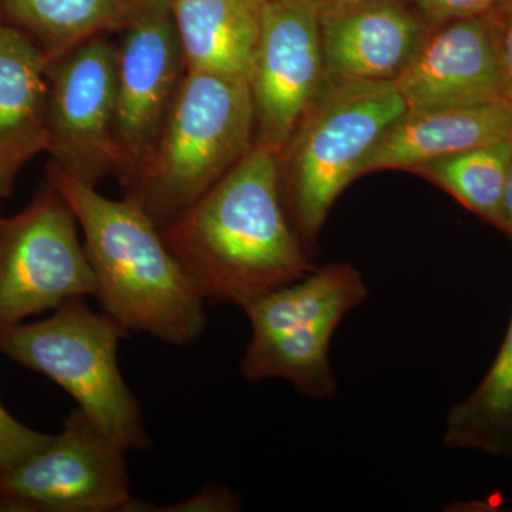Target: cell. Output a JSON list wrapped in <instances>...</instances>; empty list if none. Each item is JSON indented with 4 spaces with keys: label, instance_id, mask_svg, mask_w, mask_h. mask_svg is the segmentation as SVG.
Returning a JSON list of instances; mask_svg holds the SVG:
<instances>
[{
    "label": "cell",
    "instance_id": "ba28073f",
    "mask_svg": "<svg viewBox=\"0 0 512 512\" xmlns=\"http://www.w3.org/2000/svg\"><path fill=\"white\" fill-rule=\"evenodd\" d=\"M47 79L50 164L90 187L119 177L116 45L107 35L92 37L50 60Z\"/></svg>",
    "mask_w": 512,
    "mask_h": 512
},
{
    "label": "cell",
    "instance_id": "7c38bea8",
    "mask_svg": "<svg viewBox=\"0 0 512 512\" xmlns=\"http://www.w3.org/2000/svg\"><path fill=\"white\" fill-rule=\"evenodd\" d=\"M326 82H394L429 35L409 0L319 5Z\"/></svg>",
    "mask_w": 512,
    "mask_h": 512
},
{
    "label": "cell",
    "instance_id": "cb8c5ba5",
    "mask_svg": "<svg viewBox=\"0 0 512 512\" xmlns=\"http://www.w3.org/2000/svg\"><path fill=\"white\" fill-rule=\"evenodd\" d=\"M500 20L501 70H503L504 99L512 104V0H505L497 9Z\"/></svg>",
    "mask_w": 512,
    "mask_h": 512
},
{
    "label": "cell",
    "instance_id": "f1b7e54d",
    "mask_svg": "<svg viewBox=\"0 0 512 512\" xmlns=\"http://www.w3.org/2000/svg\"><path fill=\"white\" fill-rule=\"evenodd\" d=\"M0 220H2V215H0Z\"/></svg>",
    "mask_w": 512,
    "mask_h": 512
},
{
    "label": "cell",
    "instance_id": "ffe728a7",
    "mask_svg": "<svg viewBox=\"0 0 512 512\" xmlns=\"http://www.w3.org/2000/svg\"><path fill=\"white\" fill-rule=\"evenodd\" d=\"M511 163L512 141H503L421 164L412 173L504 232V195Z\"/></svg>",
    "mask_w": 512,
    "mask_h": 512
},
{
    "label": "cell",
    "instance_id": "3957f363",
    "mask_svg": "<svg viewBox=\"0 0 512 512\" xmlns=\"http://www.w3.org/2000/svg\"><path fill=\"white\" fill-rule=\"evenodd\" d=\"M254 144L247 80L187 70L156 146L127 195L161 229L200 200Z\"/></svg>",
    "mask_w": 512,
    "mask_h": 512
},
{
    "label": "cell",
    "instance_id": "4316f807",
    "mask_svg": "<svg viewBox=\"0 0 512 512\" xmlns=\"http://www.w3.org/2000/svg\"><path fill=\"white\" fill-rule=\"evenodd\" d=\"M140 5H156V3H171L173 0H136Z\"/></svg>",
    "mask_w": 512,
    "mask_h": 512
},
{
    "label": "cell",
    "instance_id": "52a82bcc",
    "mask_svg": "<svg viewBox=\"0 0 512 512\" xmlns=\"http://www.w3.org/2000/svg\"><path fill=\"white\" fill-rule=\"evenodd\" d=\"M126 453L73 410L45 447L0 473V512L128 511Z\"/></svg>",
    "mask_w": 512,
    "mask_h": 512
},
{
    "label": "cell",
    "instance_id": "e0dca14e",
    "mask_svg": "<svg viewBox=\"0 0 512 512\" xmlns=\"http://www.w3.org/2000/svg\"><path fill=\"white\" fill-rule=\"evenodd\" d=\"M365 278L355 266L339 262L313 268L302 278L266 293L244 309L251 332L291 323L338 329L342 320L366 302Z\"/></svg>",
    "mask_w": 512,
    "mask_h": 512
},
{
    "label": "cell",
    "instance_id": "5bb4252c",
    "mask_svg": "<svg viewBox=\"0 0 512 512\" xmlns=\"http://www.w3.org/2000/svg\"><path fill=\"white\" fill-rule=\"evenodd\" d=\"M503 141H512V104L505 99L406 111L373 148L362 175L384 170L412 173L421 164Z\"/></svg>",
    "mask_w": 512,
    "mask_h": 512
},
{
    "label": "cell",
    "instance_id": "30bf717a",
    "mask_svg": "<svg viewBox=\"0 0 512 512\" xmlns=\"http://www.w3.org/2000/svg\"><path fill=\"white\" fill-rule=\"evenodd\" d=\"M171 3L143 5L121 30L117 49L116 121L120 181L136 180L151 156L168 109L183 80V47Z\"/></svg>",
    "mask_w": 512,
    "mask_h": 512
},
{
    "label": "cell",
    "instance_id": "ac0fdd59",
    "mask_svg": "<svg viewBox=\"0 0 512 512\" xmlns=\"http://www.w3.org/2000/svg\"><path fill=\"white\" fill-rule=\"evenodd\" d=\"M141 6L136 0H3V16L53 60L92 37L121 32Z\"/></svg>",
    "mask_w": 512,
    "mask_h": 512
},
{
    "label": "cell",
    "instance_id": "8fae6325",
    "mask_svg": "<svg viewBox=\"0 0 512 512\" xmlns=\"http://www.w3.org/2000/svg\"><path fill=\"white\" fill-rule=\"evenodd\" d=\"M393 83L407 111L504 99L497 9L431 26Z\"/></svg>",
    "mask_w": 512,
    "mask_h": 512
},
{
    "label": "cell",
    "instance_id": "d6986e66",
    "mask_svg": "<svg viewBox=\"0 0 512 512\" xmlns=\"http://www.w3.org/2000/svg\"><path fill=\"white\" fill-rule=\"evenodd\" d=\"M444 446L512 457V319L487 375L448 413Z\"/></svg>",
    "mask_w": 512,
    "mask_h": 512
},
{
    "label": "cell",
    "instance_id": "44dd1931",
    "mask_svg": "<svg viewBox=\"0 0 512 512\" xmlns=\"http://www.w3.org/2000/svg\"><path fill=\"white\" fill-rule=\"evenodd\" d=\"M53 434L32 430L0 403V473L15 467L52 440Z\"/></svg>",
    "mask_w": 512,
    "mask_h": 512
},
{
    "label": "cell",
    "instance_id": "d4e9b609",
    "mask_svg": "<svg viewBox=\"0 0 512 512\" xmlns=\"http://www.w3.org/2000/svg\"><path fill=\"white\" fill-rule=\"evenodd\" d=\"M504 232L512 238V163L504 195Z\"/></svg>",
    "mask_w": 512,
    "mask_h": 512
},
{
    "label": "cell",
    "instance_id": "2e32d148",
    "mask_svg": "<svg viewBox=\"0 0 512 512\" xmlns=\"http://www.w3.org/2000/svg\"><path fill=\"white\" fill-rule=\"evenodd\" d=\"M335 330L329 326L292 323L251 332L239 370L251 383L282 379L302 396L333 399L339 389L329 359Z\"/></svg>",
    "mask_w": 512,
    "mask_h": 512
},
{
    "label": "cell",
    "instance_id": "7402d4cb",
    "mask_svg": "<svg viewBox=\"0 0 512 512\" xmlns=\"http://www.w3.org/2000/svg\"><path fill=\"white\" fill-rule=\"evenodd\" d=\"M430 25H441L450 20L487 15L500 8L505 0H409Z\"/></svg>",
    "mask_w": 512,
    "mask_h": 512
},
{
    "label": "cell",
    "instance_id": "277c9868",
    "mask_svg": "<svg viewBox=\"0 0 512 512\" xmlns=\"http://www.w3.org/2000/svg\"><path fill=\"white\" fill-rule=\"evenodd\" d=\"M406 111L393 82H323L282 154V197L303 248L315 244L339 195Z\"/></svg>",
    "mask_w": 512,
    "mask_h": 512
},
{
    "label": "cell",
    "instance_id": "8992f818",
    "mask_svg": "<svg viewBox=\"0 0 512 512\" xmlns=\"http://www.w3.org/2000/svg\"><path fill=\"white\" fill-rule=\"evenodd\" d=\"M76 215L47 183L25 210L0 220V330L96 296V276Z\"/></svg>",
    "mask_w": 512,
    "mask_h": 512
},
{
    "label": "cell",
    "instance_id": "7a4b0ae2",
    "mask_svg": "<svg viewBox=\"0 0 512 512\" xmlns=\"http://www.w3.org/2000/svg\"><path fill=\"white\" fill-rule=\"evenodd\" d=\"M47 183L76 215L103 312L128 332L190 346L207 328V302L134 198L110 200L49 164Z\"/></svg>",
    "mask_w": 512,
    "mask_h": 512
},
{
    "label": "cell",
    "instance_id": "9a60e30c",
    "mask_svg": "<svg viewBox=\"0 0 512 512\" xmlns=\"http://www.w3.org/2000/svg\"><path fill=\"white\" fill-rule=\"evenodd\" d=\"M265 5L266 0H173L187 70L248 82Z\"/></svg>",
    "mask_w": 512,
    "mask_h": 512
},
{
    "label": "cell",
    "instance_id": "6da1fadb",
    "mask_svg": "<svg viewBox=\"0 0 512 512\" xmlns=\"http://www.w3.org/2000/svg\"><path fill=\"white\" fill-rule=\"evenodd\" d=\"M281 154L255 143L214 187L161 228L210 305L245 309L315 266L282 197Z\"/></svg>",
    "mask_w": 512,
    "mask_h": 512
},
{
    "label": "cell",
    "instance_id": "5b68a950",
    "mask_svg": "<svg viewBox=\"0 0 512 512\" xmlns=\"http://www.w3.org/2000/svg\"><path fill=\"white\" fill-rule=\"evenodd\" d=\"M128 335L116 319L94 312L86 298H76L45 320L0 330V355L63 387L127 451H147L153 441L117 363L120 340Z\"/></svg>",
    "mask_w": 512,
    "mask_h": 512
},
{
    "label": "cell",
    "instance_id": "603a6c76",
    "mask_svg": "<svg viewBox=\"0 0 512 512\" xmlns=\"http://www.w3.org/2000/svg\"><path fill=\"white\" fill-rule=\"evenodd\" d=\"M239 507L241 501L237 494L231 493L227 487L212 485L194 498L160 511H237Z\"/></svg>",
    "mask_w": 512,
    "mask_h": 512
},
{
    "label": "cell",
    "instance_id": "484cf974",
    "mask_svg": "<svg viewBox=\"0 0 512 512\" xmlns=\"http://www.w3.org/2000/svg\"><path fill=\"white\" fill-rule=\"evenodd\" d=\"M319 5H336V3L357 2V0H316Z\"/></svg>",
    "mask_w": 512,
    "mask_h": 512
},
{
    "label": "cell",
    "instance_id": "4fadbf2b",
    "mask_svg": "<svg viewBox=\"0 0 512 512\" xmlns=\"http://www.w3.org/2000/svg\"><path fill=\"white\" fill-rule=\"evenodd\" d=\"M49 63L32 37L0 22V200L23 167L49 151Z\"/></svg>",
    "mask_w": 512,
    "mask_h": 512
},
{
    "label": "cell",
    "instance_id": "83f0119b",
    "mask_svg": "<svg viewBox=\"0 0 512 512\" xmlns=\"http://www.w3.org/2000/svg\"><path fill=\"white\" fill-rule=\"evenodd\" d=\"M0 22H5V16H3V0H0Z\"/></svg>",
    "mask_w": 512,
    "mask_h": 512
},
{
    "label": "cell",
    "instance_id": "9c48e42d",
    "mask_svg": "<svg viewBox=\"0 0 512 512\" xmlns=\"http://www.w3.org/2000/svg\"><path fill=\"white\" fill-rule=\"evenodd\" d=\"M319 10L316 0H266L248 86L255 143L281 156L325 82Z\"/></svg>",
    "mask_w": 512,
    "mask_h": 512
}]
</instances>
